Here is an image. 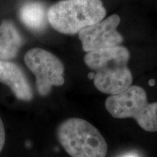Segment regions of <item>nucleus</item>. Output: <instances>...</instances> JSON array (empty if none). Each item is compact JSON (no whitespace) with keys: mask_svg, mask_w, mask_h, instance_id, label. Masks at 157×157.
Instances as JSON below:
<instances>
[{"mask_svg":"<svg viewBox=\"0 0 157 157\" xmlns=\"http://www.w3.org/2000/svg\"><path fill=\"white\" fill-rule=\"evenodd\" d=\"M128 49L119 46L89 52L84 63L95 72V87L101 93L114 95L128 89L132 83V75L128 64Z\"/></svg>","mask_w":157,"mask_h":157,"instance_id":"obj_1","label":"nucleus"},{"mask_svg":"<svg viewBox=\"0 0 157 157\" xmlns=\"http://www.w3.org/2000/svg\"><path fill=\"white\" fill-rule=\"evenodd\" d=\"M0 82L10 88L17 99L29 101L34 96L32 88L18 65L9 60H0Z\"/></svg>","mask_w":157,"mask_h":157,"instance_id":"obj_7","label":"nucleus"},{"mask_svg":"<svg viewBox=\"0 0 157 157\" xmlns=\"http://www.w3.org/2000/svg\"><path fill=\"white\" fill-rule=\"evenodd\" d=\"M119 23L120 17L114 14L82 29L78 32V38L83 50L89 52L119 46L124 39L117 31Z\"/></svg>","mask_w":157,"mask_h":157,"instance_id":"obj_6","label":"nucleus"},{"mask_svg":"<svg viewBox=\"0 0 157 157\" xmlns=\"http://www.w3.org/2000/svg\"><path fill=\"white\" fill-rule=\"evenodd\" d=\"M105 15L101 0H61L48 9V21L58 32L76 34L101 21Z\"/></svg>","mask_w":157,"mask_h":157,"instance_id":"obj_2","label":"nucleus"},{"mask_svg":"<svg viewBox=\"0 0 157 157\" xmlns=\"http://www.w3.org/2000/svg\"><path fill=\"white\" fill-rule=\"evenodd\" d=\"M27 67L36 76L37 91L42 96L50 93L53 86L64 84V66L57 57L41 48H34L25 55Z\"/></svg>","mask_w":157,"mask_h":157,"instance_id":"obj_5","label":"nucleus"},{"mask_svg":"<svg viewBox=\"0 0 157 157\" xmlns=\"http://www.w3.org/2000/svg\"><path fill=\"white\" fill-rule=\"evenodd\" d=\"M19 17L27 28L40 32L46 28L48 12L40 2H29L23 4L19 10Z\"/></svg>","mask_w":157,"mask_h":157,"instance_id":"obj_9","label":"nucleus"},{"mask_svg":"<svg viewBox=\"0 0 157 157\" xmlns=\"http://www.w3.org/2000/svg\"><path fill=\"white\" fill-rule=\"evenodd\" d=\"M94 76H95V74H94V73H90V74H89V75H88V77H89L90 78H91V79H93Z\"/></svg>","mask_w":157,"mask_h":157,"instance_id":"obj_12","label":"nucleus"},{"mask_svg":"<svg viewBox=\"0 0 157 157\" xmlns=\"http://www.w3.org/2000/svg\"><path fill=\"white\" fill-rule=\"evenodd\" d=\"M105 105L113 117L133 118L144 130L157 132V102L149 103L141 87L130 86L122 93L109 96Z\"/></svg>","mask_w":157,"mask_h":157,"instance_id":"obj_4","label":"nucleus"},{"mask_svg":"<svg viewBox=\"0 0 157 157\" xmlns=\"http://www.w3.org/2000/svg\"><path fill=\"white\" fill-rule=\"evenodd\" d=\"M5 143V130L3 121L0 117V152L3 149Z\"/></svg>","mask_w":157,"mask_h":157,"instance_id":"obj_10","label":"nucleus"},{"mask_svg":"<svg viewBox=\"0 0 157 157\" xmlns=\"http://www.w3.org/2000/svg\"><path fill=\"white\" fill-rule=\"evenodd\" d=\"M23 39L15 25L8 21L0 25V60L15 58L23 45Z\"/></svg>","mask_w":157,"mask_h":157,"instance_id":"obj_8","label":"nucleus"},{"mask_svg":"<svg viewBox=\"0 0 157 157\" xmlns=\"http://www.w3.org/2000/svg\"><path fill=\"white\" fill-rule=\"evenodd\" d=\"M57 136L71 157H105L107 143L92 124L79 118H70L59 125Z\"/></svg>","mask_w":157,"mask_h":157,"instance_id":"obj_3","label":"nucleus"},{"mask_svg":"<svg viewBox=\"0 0 157 157\" xmlns=\"http://www.w3.org/2000/svg\"><path fill=\"white\" fill-rule=\"evenodd\" d=\"M155 83H156V82H155L154 79H151L150 81L148 82V84H149V85H150V86L155 85Z\"/></svg>","mask_w":157,"mask_h":157,"instance_id":"obj_11","label":"nucleus"},{"mask_svg":"<svg viewBox=\"0 0 157 157\" xmlns=\"http://www.w3.org/2000/svg\"><path fill=\"white\" fill-rule=\"evenodd\" d=\"M124 157H137V156H135V155H127V156H125Z\"/></svg>","mask_w":157,"mask_h":157,"instance_id":"obj_13","label":"nucleus"}]
</instances>
